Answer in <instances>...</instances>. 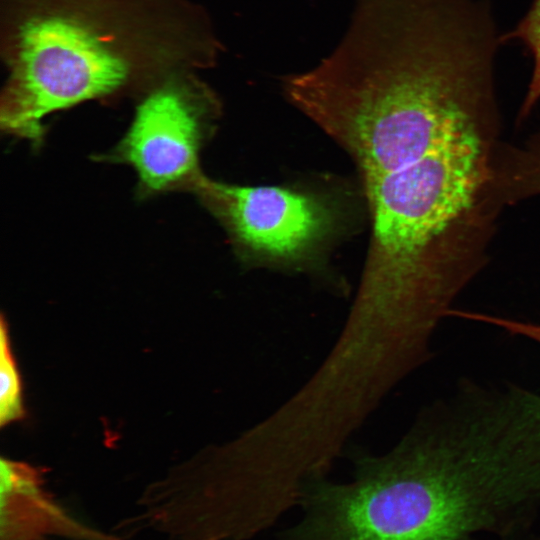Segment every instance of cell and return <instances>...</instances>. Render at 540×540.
Instances as JSON below:
<instances>
[{"mask_svg": "<svg viewBox=\"0 0 540 540\" xmlns=\"http://www.w3.org/2000/svg\"><path fill=\"white\" fill-rule=\"evenodd\" d=\"M363 182L367 297L396 326L432 335L487 261L499 213L488 166L471 149L446 147Z\"/></svg>", "mask_w": 540, "mask_h": 540, "instance_id": "3957f363", "label": "cell"}, {"mask_svg": "<svg viewBox=\"0 0 540 540\" xmlns=\"http://www.w3.org/2000/svg\"><path fill=\"white\" fill-rule=\"evenodd\" d=\"M1 127L39 144L50 114L214 63L218 44L179 0H7Z\"/></svg>", "mask_w": 540, "mask_h": 540, "instance_id": "7a4b0ae2", "label": "cell"}, {"mask_svg": "<svg viewBox=\"0 0 540 540\" xmlns=\"http://www.w3.org/2000/svg\"><path fill=\"white\" fill-rule=\"evenodd\" d=\"M493 189L502 207L540 196V130L521 146L499 145Z\"/></svg>", "mask_w": 540, "mask_h": 540, "instance_id": "52a82bcc", "label": "cell"}, {"mask_svg": "<svg viewBox=\"0 0 540 540\" xmlns=\"http://www.w3.org/2000/svg\"><path fill=\"white\" fill-rule=\"evenodd\" d=\"M20 375L12 355L8 329L2 317L0 326V424L23 417Z\"/></svg>", "mask_w": 540, "mask_h": 540, "instance_id": "9c48e42d", "label": "cell"}, {"mask_svg": "<svg viewBox=\"0 0 540 540\" xmlns=\"http://www.w3.org/2000/svg\"><path fill=\"white\" fill-rule=\"evenodd\" d=\"M500 43L480 0H358L334 52L288 77L284 91L366 179L499 120Z\"/></svg>", "mask_w": 540, "mask_h": 540, "instance_id": "6da1fadb", "label": "cell"}, {"mask_svg": "<svg viewBox=\"0 0 540 540\" xmlns=\"http://www.w3.org/2000/svg\"><path fill=\"white\" fill-rule=\"evenodd\" d=\"M192 190L242 248L266 259L299 258L330 225L319 198L289 188L231 185L202 174Z\"/></svg>", "mask_w": 540, "mask_h": 540, "instance_id": "5b68a950", "label": "cell"}, {"mask_svg": "<svg viewBox=\"0 0 540 540\" xmlns=\"http://www.w3.org/2000/svg\"><path fill=\"white\" fill-rule=\"evenodd\" d=\"M0 540H126L74 517L32 466L1 460Z\"/></svg>", "mask_w": 540, "mask_h": 540, "instance_id": "8992f818", "label": "cell"}, {"mask_svg": "<svg viewBox=\"0 0 540 540\" xmlns=\"http://www.w3.org/2000/svg\"><path fill=\"white\" fill-rule=\"evenodd\" d=\"M501 39H520L533 56V73L518 116V122H521L540 100V0H533L517 27L507 35H502Z\"/></svg>", "mask_w": 540, "mask_h": 540, "instance_id": "ba28073f", "label": "cell"}, {"mask_svg": "<svg viewBox=\"0 0 540 540\" xmlns=\"http://www.w3.org/2000/svg\"><path fill=\"white\" fill-rule=\"evenodd\" d=\"M449 312V317H457L493 325L502 328L511 335L526 337L540 344V324L458 309H451Z\"/></svg>", "mask_w": 540, "mask_h": 540, "instance_id": "30bf717a", "label": "cell"}, {"mask_svg": "<svg viewBox=\"0 0 540 540\" xmlns=\"http://www.w3.org/2000/svg\"><path fill=\"white\" fill-rule=\"evenodd\" d=\"M181 72L145 90L133 121L110 159L136 171L141 191L192 190L202 173L199 153L217 112L213 93Z\"/></svg>", "mask_w": 540, "mask_h": 540, "instance_id": "277c9868", "label": "cell"}]
</instances>
